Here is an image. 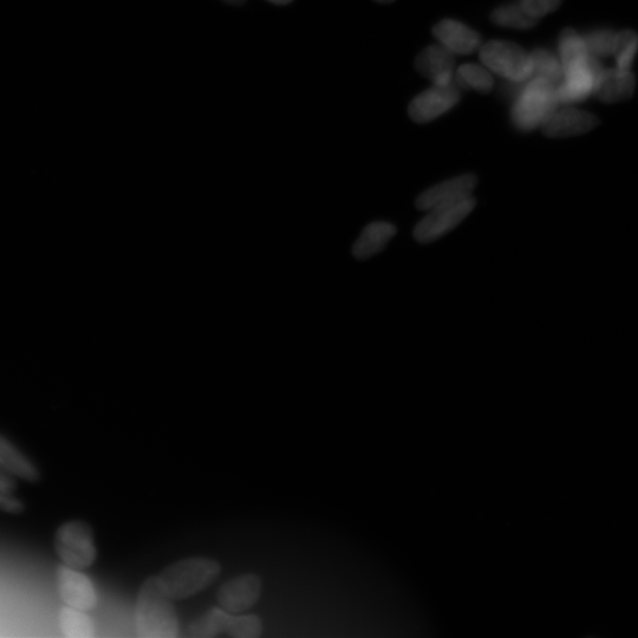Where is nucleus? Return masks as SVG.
Segmentation results:
<instances>
[{"label": "nucleus", "instance_id": "f257e3e1", "mask_svg": "<svg viewBox=\"0 0 638 638\" xmlns=\"http://www.w3.org/2000/svg\"><path fill=\"white\" fill-rule=\"evenodd\" d=\"M135 630L140 638H175L179 623L173 604L162 589L158 576L148 577L135 605Z\"/></svg>", "mask_w": 638, "mask_h": 638}, {"label": "nucleus", "instance_id": "f03ea898", "mask_svg": "<svg viewBox=\"0 0 638 638\" xmlns=\"http://www.w3.org/2000/svg\"><path fill=\"white\" fill-rule=\"evenodd\" d=\"M220 572L221 566L214 559L194 557L167 566L158 579L169 597L185 600L210 587Z\"/></svg>", "mask_w": 638, "mask_h": 638}, {"label": "nucleus", "instance_id": "7ed1b4c3", "mask_svg": "<svg viewBox=\"0 0 638 638\" xmlns=\"http://www.w3.org/2000/svg\"><path fill=\"white\" fill-rule=\"evenodd\" d=\"M559 104L557 86L542 78L531 77L518 91L511 110L514 127L522 132H531L542 127Z\"/></svg>", "mask_w": 638, "mask_h": 638}, {"label": "nucleus", "instance_id": "20e7f679", "mask_svg": "<svg viewBox=\"0 0 638 638\" xmlns=\"http://www.w3.org/2000/svg\"><path fill=\"white\" fill-rule=\"evenodd\" d=\"M479 56L485 68L511 83L523 84L532 77L531 55L516 43L488 42L481 45Z\"/></svg>", "mask_w": 638, "mask_h": 638}, {"label": "nucleus", "instance_id": "39448f33", "mask_svg": "<svg viewBox=\"0 0 638 638\" xmlns=\"http://www.w3.org/2000/svg\"><path fill=\"white\" fill-rule=\"evenodd\" d=\"M55 548L63 564L84 570L96 561L94 532L83 520H69L57 530Z\"/></svg>", "mask_w": 638, "mask_h": 638}, {"label": "nucleus", "instance_id": "423d86ee", "mask_svg": "<svg viewBox=\"0 0 638 638\" xmlns=\"http://www.w3.org/2000/svg\"><path fill=\"white\" fill-rule=\"evenodd\" d=\"M603 69L601 60L591 55L587 60L564 69L562 81L557 86L559 104L569 106L594 95Z\"/></svg>", "mask_w": 638, "mask_h": 638}, {"label": "nucleus", "instance_id": "0eeeda50", "mask_svg": "<svg viewBox=\"0 0 638 638\" xmlns=\"http://www.w3.org/2000/svg\"><path fill=\"white\" fill-rule=\"evenodd\" d=\"M475 204L477 201L470 197L458 203L435 207L427 211V216L415 227L416 240L420 243H432L444 237L470 216Z\"/></svg>", "mask_w": 638, "mask_h": 638}, {"label": "nucleus", "instance_id": "6e6552de", "mask_svg": "<svg viewBox=\"0 0 638 638\" xmlns=\"http://www.w3.org/2000/svg\"><path fill=\"white\" fill-rule=\"evenodd\" d=\"M57 588L61 600L69 607L88 611L97 604L95 585L82 570L62 564L57 571Z\"/></svg>", "mask_w": 638, "mask_h": 638}, {"label": "nucleus", "instance_id": "1a4fd4ad", "mask_svg": "<svg viewBox=\"0 0 638 638\" xmlns=\"http://www.w3.org/2000/svg\"><path fill=\"white\" fill-rule=\"evenodd\" d=\"M460 101V88L451 83L448 86H433L423 91L410 103L409 116L416 123H427L449 112Z\"/></svg>", "mask_w": 638, "mask_h": 638}, {"label": "nucleus", "instance_id": "9d476101", "mask_svg": "<svg viewBox=\"0 0 638 638\" xmlns=\"http://www.w3.org/2000/svg\"><path fill=\"white\" fill-rule=\"evenodd\" d=\"M262 595V578L255 574L242 575L221 585L218 592L220 607L230 614H242L255 605Z\"/></svg>", "mask_w": 638, "mask_h": 638}, {"label": "nucleus", "instance_id": "9b49d317", "mask_svg": "<svg viewBox=\"0 0 638 638\" xmlns=\"http://www.w3.org/2000/svg\"><path fill=\"white\" fill-rule=\"evenodd\" d=\"M598 125V119L583 110L562 107L549 115L542 125L543 133L549 138H569L590 132Z\"/></svg>", "mask_w": 638, "mask_h": 638}, {"label": "nucleus", "instance_id": "f8f14e48", "mask_svg": "<svg viewBox=\"0 0 638 638\" xmlns=\"http://www.w3.org/2000/svg\"><path fill=\"white\" fill-rule=\"evenodd\" d=\"M477 182L478 180L473 174L460 175L458 178L441 182V184L422 193L416 201V205H418L419 210L427 212L435 207L458 203V201L473 197L472 194Z\"/></svg>", "mask_w": 638, "mask_h": 638}, {"label": "nucleus", "instance_id": "ddd939ff", "mask_svg": "<svg viewBox=\"0 0 638 638\" xmlns=\"http://www.w3.org/2000/svg\"><path fill=\"white\" fill-rule=\"evenodd\" d=\"M415 67L421 75L433 81L434 86L444 87L454 81V55L442 45H432L423 50L416 58Z\"/></svg>", "mask_w": 638, "mask_h": 638}, {"label": "nucleus", "instance_id": "4468645a", "mask_svg": "<svg viewBox=\"0 0 638 638\" xmlns=\"http://www.w3.org/2000/svg\"><path fill=\"white\" fill-rule=\"evenodd\" d=\"M433 35L453 55H470L481 47L478 32L453 19H445L436 25Z\"/></svg>", "mask_w": 638, "mask_h": 638}, {"label": "nucleus", "instance_id": "2eb2a0df", "mask_svg": "<svg viewBox=\"0 0 638 638\" xmlns=\"http://www.w3.org/2000/svg\"><path fill=\"white\" fill-rule=\"evenodd\" d=\"M635 83V76L631 71L603 69L598 77L594 95L605 103L628 100L634 94Z\"/></svg>", "mask_w": 638, "mask_h": 638}, {"label": "nucleus", "instance_id": "dca6fc26", "mask_svg": "<svg viewBox=\"0 0 638 638\" xmlns=\"http://www.w3.org/2000/svg\"><path fill=\"white\" fill-rule=\"evenodd\" d=\"M0 465L8 470L13 477L37 484L42 480V473L35 462L26 455L13 442L0 433Z\"/></svg>", "mask_w": 638, "mask_h": 638}, {"label": "nucleus", "instance_id": "f3484780", "mask_svg": "<svg viewBox=\"0 0 638 638\" xmlns=\"http://www.w3.org/2000/svg\"><path fill=\"white\" fill-rule=\"evenodd\" d=\"M395 226L384 221L369 224L354 245V256L357 259H368L380 253L395 237Z\"/></svg>", "mask_w": 638, "mask_h": 638}, {"label": "nucleus", "instance_id": "a211bd4d", "mask_svg": "<svg viewBox=\"0 0 638 638\" xmlns=\"http://www.w3.org/2000/svg\"><path fill=\"white\" fill-rule=\"evenodd\" d=\"M58 627L65 638H93L95 626L86 610L63 605L58 613Z\"/></svg>", "mask_w": 638, "mask_h": 638}, {"label": "nucleus", "instance_id": "6ab92c4d", "mask_svg": "<svg viewBox=\"0 0 638 638\" xmlns=\"http://www.w3.org/2000/svg\"><path fill=\"white\" fill-rule=\"evenodd\" d=\"M589 56L583 35L572 29H566L562 32L558 43V57L562 62L563 71L587 60Z\"/></svg>", "mask_w": 638, "mask_h": 638}, {"label": "nucleus", "instance_id": "aec40b11", "mask_svg": "<svg viewBox=\"0 0 638 638\" xmlns=\"http://www.w3.org/2000/svg\"><path fill=\"white\" fill-rule=\"evenodd\" d=\"M454 83L460 90L473 89L481 94L490 93L494 84L490 70L477 64L462 65L454 73Z\"/></svg>", "mask_w": 638, "mask_h": 638}, {"label": "nucleus", "instance_id": "412c9836", "mask_svg": "<svg viewBox=\"0 0 638 638\" xmlns=\"http://www.w3.org/2000/svg\"><path fill=\"white\" fill-rule=\"evenodd\" d=\"M492 22L503 28L529 30L539 23L527 13L520 3H511L499 6L491 16Z\"/></svg>", "mask_w": 638, "mask_h": 638}, {"label": "nucleus", "instance_id": "4be33fe9", "mask_svg": "<svg viewBox=\"0 0 638 638\" xmlns=\"http://www.w3.org/2000/svg\"><path fill=\"white\" fill-rule=\"evenodd\" d=\"M231 614L223 608H213L188 627V636L210 638L225 634Z\"/></svg>", "mask_w": 638, "mask_h": 638}, {"label": "nucleus", "instance_id": "5701e85b", "mask_svg": "<svg viewBox=\"0 0 638 638\" xmlns=\"http://www.w3.org/2000/svg\"><path fill=\"white\" fill-rule=\"evenodd\" d=\"M530 55L533 64L532 77L542 78L558 86L563 78V65L558 55L542 48L533 50Z\"/></svg>", "mask_w": 638, "mask_h": 638}, {"label": "nucleus", "instance_id": "b1692460", "mask_svg": "<svg viewBox=\"0 0 638 638\" xmlns=\"http://www.w3.org/2000/svg\"><path fill=\"white\" fill-rule=\"evenodd\" d=\"M591 56L598 58L614 57L618 32L610 29H597L583 35Z\"/></svg>", "mask_w": 638, "mask_h": 638}, {"label": "nucleus", "instance_id": "393cba45", "mask_svg": "<svg viewBox=\"0 0 638 638\" xmlns=\"http://www.w3.org/2000/svg\"><path fill=\"white\" fill-rule=\"evenodd\" d=\"M262 618L258 615L231 614L225 634L237 638H257L263 634Z\"/></svg>", "mask_w": 638, "mask_h": 638}, {"label": "nucleus", "instance_id": "a878e982", "mask_svg": "<svg viewBox=\"0 0 638 638\" xmlns=\"http://www.w3.org/2000/svg\"><path fill=\"white\" fill-rule=\"evenodd\" d=\"M638 51V35L634 31L618 32L614 58L616 68L631 71Z\"/></svg>", "mask_w": 638, "mask_h": 638}, {"label": "nucleus", "instance_id": "bb28decb", "mask_svg": "<svg viewBox=\"0 0 638 638\" xmlns=\"http://www.w3.org/2000/svg\"><path fill=\"white\" fill-rule=\"evenodd\" d=\"M523 9L533 18L538 19L555 12L562 4V0H519Z\"/></svg>", "mask_w": 638, "mask_h": 638}, {"label": "nucleus", "instance_id": "cd10ccee", "mask_svg": "<svg viewBox=\"0 0 638 638\" xmlns=\"http://www.w3.org/2000/svg\"><path fill=\"white\" fill-rule=\"evenodd\" d=\"M0 511L17 516V514H23L26 511V505L15 494L0 490Z\"/></svg>", "mask_w": 638, "mask_h": 638}, {"label": "nucleus", "instance_id": "c85d7f7f", "mask_svg": "<svg viewBox=\"0 0 638 638\" xmlns=\"http://www.w3.org/2000/svg\"><path fill=\"white\" fill-rule=\"evenodd\" d=\"M0 490L15 493L17 490V478L0 465Z\"/></svg>", "mask_w": 638, "mask_h": 638}, {"label": "nucleus", "instance_id": "c756f323", "mask_svg": "<svg viewBox=\"0 0 638 638\" xmlns=\"http://www.w3.org/2000/svg\"><path fill=\"white\" fill-rule=\"evenodd\" d=\"M269 2L276 5H286V4H290L292 0H269Z\"/></svg>", "mask_w": 638, "mask_h": 638}, {"label": "nucleus", "instance_id": "7c9ffc66", "mask_svg": "<svg viewBox=\"0 0 638 638\" xmlns=\"http://www.w3.org/2000/svg\"><path fill=\"white\" fill-rule=\"evenodd\" d=\"M224 2L232 5H242L245 3V0H224Z\"/></svg>", "mask_w": 638, "mask_h": 638}, {"label": "nucleus", "instance_id": "2f4dec72", "mask_svg": "<svg viewBox=\"0 0 638 638\" xmlns=\"http://www.w3.org/2000/svg\"><path fill=\"white\" fill-rule=\"evenodd\" d=\"M375 2H379V3H393L394 0H375Z\"/></svg>", "mask_w": 638, "mask_h": 638}]
</instances>
